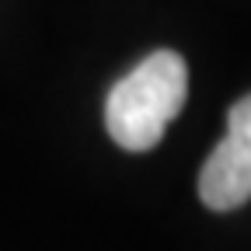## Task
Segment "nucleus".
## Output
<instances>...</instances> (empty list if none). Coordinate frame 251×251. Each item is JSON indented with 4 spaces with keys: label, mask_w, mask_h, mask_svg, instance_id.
I'll return each instance as SVG.
<instances>
[{
    "label": "nucleus",
    "mask_w": 251,
    "mask_h": 251,
    "mask_svg": "<svg viewBox=\"0 0 251 251\" xmlns=\"http://www.w3.org/2000/svg\"><path fill=\"white\" fill-rule=\"evenodd\" d=\"M188 94V67L171 49L150 52L136 70H129L105 101L108 136L122 150H153L168 122L181 112Z\"/></svg>",
    "instance_id": "1"
},
{
    "label": "nucleus",
    "mask_w": 251,
    "mask_h": 251,
    "mask_svg": "<svg viewBox=\"0 0 251 251\" xmlns=\"http://www.w3.org/2000/svg\"><path fill=\"white\" fill-rule=\"evenodd\" d=\"M199 199L227 213L251 199V94L227 115V136L216 143L199 171Z\"/></svg>",
    "instance_id": "2"
}]
</instances>
